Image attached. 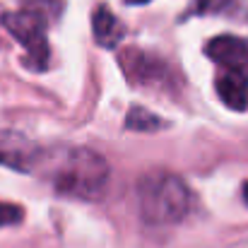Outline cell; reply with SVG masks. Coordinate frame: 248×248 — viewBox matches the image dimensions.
<instances>
[{
    "label": "cell",
    "mask_w": 248,
    "mask_h": 248,
    "mask_svg": "<svg viewBox=\"0 0 248 248\" xmlns=\"http://www.w3.org/2000/svg\"><path fill=\"white\" fill-rule=\"evenodd\" d=\"M193 202V190L176 173L152 171L138 181V207L147 224H178L190 215Z\"/></svg>",
    "instance_id": "6da1fadb"
},
{
    "label": "cell",
    "mask_w": 248,
    "mask_h": 248,
    "mask_svg": "<svg viewBox=\"0 0 248 248\" xmlns=\"http://www.w3.org/2000/svg\"><path fill=\"white\" fill-rule=\"evenodd\" d=\"M111 169L106 159L89 147H70L51 169V186L61 195L96 200L108 186Z\"/></svg>",
    "instance_id": "7a4b0ae2"
},
{
    "label": "cell",
    "mask_w": 248,
    "mask_h": 248,
    "mask_svg": "<svg viewBox=\"0 0 248 248\" xmlns=\"http://www.w3.org/2000/svg\"><path fill=\"white\" fill-rule=\"evenodd\" d=\"M61 12V0H27V5L17 12L2 15V27L17 39L27 51V65L36 73L48 68L51 46L46 39V29L53 17Z\"/></svg>",
    "instance_id": "3957f363"
},
{
    "label": "cell",
    "mask_w": 248,
    "mask_h": 248,
    "mask_svg": "<svg viewBox=\"0 0 248 248\" xmlns=\"http://www.w3.org/2000/svg\"><path fill=\"white\" fill-rule=\"evenodd\" d=\"M210 61L217 63L215 87L219 99L234 108H248V39L241 36H217L205 46Z\"/></svg>",
    "instance_id": "277c9868"
},
{
    "label": "cell",
    "mask_w": 248,
    "mask_h": 248,
    "mask_svg": "<svg viewBox=\"0 0 248 248\" xmlns=\"http://www.w3.org/2000/svg\"><path fill=\"white\" fill-rule=\"evenodd\" d=\"M92 27H94V39L96 44H101L104 48H116L123 36H125V27L121 24V19L106 7V5H99L94 10V17H92Z\"/></svg>",
    "instance_id": "5b68a950"
},
{
    "label": "cell",
    "mask_w": 248,
    "mask_h": 248,
    "mask_svg": "<svg viewBox=\"0 0 248 248\" xmlns=\"http://www.w3.org/2000/svg\"><path fill=\"white\" fill-rule=\"evenodd\" d=\"M125 125H128L130 130L145 133V130H159V128H164V121L157 118L155 113L145 111L142 106H133L130 113H128V118H125Z\"/></svg>",
    "instance_id": "8992f818"
},
{
    "label": "cell",
    "mask_w": 248,
    "mask_h": 248,
    "mask_svg": "<svg viewBox=\"0 0 248 248\" xmlns=\"http://www.w3.org/2000/svg\"><path fill=\"white\" fill-rule=\"evenodd\" d=\"M24 217V210L19 205L12 202H0V227H10V224H19Z\"/></svg>",
    "instance_id": "52a82bcc"
},
{
    "label": "cell",
    "mask_w": 248,
    "mask_h": 248,
    "mask_svg": "<svg viewBox=\"0 0 248 248\" xmlns=\"http://www.w3.org/2000/svg\"><path fill=\"white\" fill-rule=\"evenodd\" d=\"M232 5V0H198L195 12L198 15H212V12H224Z\"/></svg>",
    "instance_id": "ba28073f"
},
{
    "label": "cell",
    "mask_w": 248,
    "mask_h": 248,
    "mask_svg": "<svg viewBox=\"0 0 248 248\" xmlns=\"http://www.w3.org/2000/svg\"><path fill=\"white\" fill-rule=\"evenodd\" d=\"M128 5H142V2H150V0H125Z\"/></svg>",
    "instance_id": "9c48e42d"
},
{
    "label": "cell",
    "mask_w": 248,
    "mask_h": 248,
    "mask_svg": "<svg viewBox=\"0 0 248 248\" xmlns=\"http://www.w3.org/2000/svg\"><path fill=\"white\" fill-rule=\"evenodd\" d=\"M244 200H246V202H248V181H246V183H244Z\"/></svg>",
    "instance_id": "30bf717a"
}]
</instances>
